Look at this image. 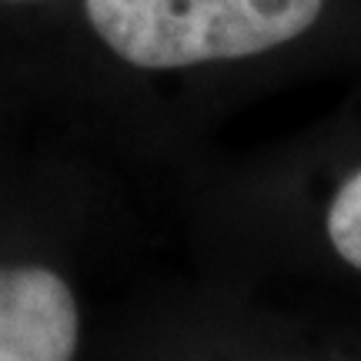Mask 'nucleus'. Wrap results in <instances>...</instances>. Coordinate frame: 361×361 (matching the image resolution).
Wrapping results in <instances>:
<instances>
[{
  "mask_svg": "<svg viewBox=\"0 0 361 361\" xmlns=\"http://www.w3.org/2000/svg\"><path fill=\"white\" fill-rule=\"evenodd\" d=\"M324 0H84L94 34L144 71L234 61L301 37Z\"/></svg>",
  "mask_w": 361,
  "mask_h": 361,
  "instance_id": "nucleus-1",
  "label": "nucleus"
},
{
  "mask_svg": "<svg viewBox=\"0 0 361 361\" xmlns=\"http://www.w3.org/2000/svg\"><path fill=\"white\" fill-rule=\"evenodd\" d=\"M78 338V301L57 271L0 264V361H71Z\"/></svg>",
  "mask_w": 361,
  "mask_h": 361,
  "instance_id": "nucleus-2",
  "label": "nucleus"
},
{
  "mask_svg": "<svg viewBox=\"0 0 361 361\" xmlns=\"http://www.w3.org/2000/svg\"><path fill=\"white\" fill-rule=\"evenodd\" d=\"M324 231L328 241L338 251V258L361 271V171L335 191L331 204H328V218H324Z\"/></svg>",
  "mask_w": 361,
  "mask_h": 361,
  "instance_id": "nucleus-3",
  "label": "nucleus"
},
{
  "mask_svg": "<svg viewBox=\"0 0 361 361\" xmlns=\"http://www.w3.org/2000/svg\"><path fill=\"white\" fill-rule=\"evenodd\" d=\"M7 4H24V0H7Z\"/></svg>",
  "mask_w": 361,
  "mask_h": 361,
  "instance_id": "nucleus-4",
  "label": "nucleus"
}]
</instances>
